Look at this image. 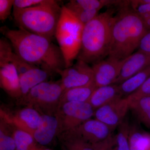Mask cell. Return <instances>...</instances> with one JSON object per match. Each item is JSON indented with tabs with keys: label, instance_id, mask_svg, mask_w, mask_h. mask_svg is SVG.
I'll return each mask as SVG.
<instances>
[{
	"label": "cell",
	"instance_id": "1",
	"mask_svg": "<svg viewBox=\"0 0 150 150\" xmlns=\"http://www.w3.org/2000/svg\"><path fill=\"white\" fill-rule=\"evenodd\" d=\"M1 32L10 42L14 51L28 64L51 75L65 69L62 51L52 40L20 28L11 29L4 26Z\"/></svg>",
	"mask_w": 150,
	"mask_h": 150
},
{
	"label": "cell",
	"instance_id": "2",
	"mask_svg": "<svg viewBox=\"0 0 150 150\" xmlns=\"http://www.w3.org/2000/svg\"><path fill=\"white\" fill-rule=\"evenodd\" d=\"M125 2L113 17L108 57L122 60L138 49L142 38L149 31L141 17Z\"/></svg>",
	"mask_w": 150,
	"mask_h": 150
},
{
	"label": "cell",
	"instance_id": "3",
	"mask_svg": "<svg viewBox=\"0 0 150 150\" xmlns=\"http://www.w3.org/2000/svg\"><path fill=\"white\" fill-rule=\"evenodd\" d=\"M113 17L112 12L107 11L84 25L77 60L93 64L108 56Z\"/></svg>",
	"mask_w": 150,
	"mask_h": 150
},
{
	"label": "cell",
	"instance_id": "4",
	"mask_svg": "<svg viewBox=\"0 0 150 150\" xmlns=\"http://www.w3.org/2000/svg\"><path fill=\"white\" fill-rule=\"evenodd\" d=\"M58 1L46 0L40 5L17 9H13V18L19 28L52 40L61 13Z\"/></svg>",
	"mask_w": 150,
	"mask_h": 150
},
{
	"label": "cell",
	"instance_id": "5",
	"mask_svg": "<svg viewBox=\"0 0 150 150\" xmlns=\"http://www.w3.org/2000/svg\"><path fill=\"white\" fill-rule=\"evenodd\" d=\"M84 25L64 6L56 28L55 37L65 63V68L72 66L80 49Z\"/></svg>",
	"mask_w": 150,
	"mask_h": 150
},
{
	"label": "cell",
	"instance_id": "6",
	"mask_svg": "<svg viewBox=\"0 0 150 150\" xmlns=\"http://www.w3.org/2000/svg\"><path fill=\"white\" fill-rule=\"evenodd\" d=\"M94 112L88 102H68L60 105L56 113L59 122V136L91 119Z\"/></svg>",
	"mask_w": 150,
	"mask_h": 150
},
{
	"label": "cell",
	"instance_id": "7",
	"mask_svg": "<svg viewBox=\"0 0 150 150\" xmlns=\"http://www.w3.org/2000/svg\"><path fill=\"white\" fill-rule=\"evenodd\" d=\"M113 131L107 125L96 119H89L74 129L59 135L60 139L80 140L93 144L107 139Z\"/></svg>",
	"mask_w": 150,
	"mask_h": 150
},
{
	"label": "cell",
	"instance_id": "8",
	"mask_svg": "<svg viewBox=\"0 0 150 150\" xmlns=\"http://www.w3.org/2000/svg\"><path fill=\"white\" fill-rule=\"evenodd\" d=\"M64 90L84 86L94 83V77L92 67L85 62L77 60L69 68L59 72Z\"/></svg>",
	"mask_w": 150,
	"mask_h": 150
},
{
	"label": "cell",
	"instance_id": "9",
	"mask_svg": "<svg viewBox=\"0 0 150 150\" xmlns=\"http://www.w3.org/2000/svg\"><path fill=\"white\" fill-rule=\"evenodd\" d=\"M129 110V100L124 97L98 108L93 116L114 131L126 118Z\"/></svg>",
	"mask_w": 150,
	"mask_h": 150
},
{
	"label": "cell",
	"instance_id": "10",
	"mask_svg": "<svg viewBox=\"0 0 150 150\" xmlns=\"http://www.w3.org/2000/svg\"><path fill=\"white\" fill-rule=\"evenodd\" d=\"M125 59L117 60L108 57L105 60L93 64L91 67L96 87L114 84L120 75Z\"/></svg>",
	"mask_w": 150,
	"mask_h": 150
},
{
	"label": "cell",
	"instance_id": "11",
	"mask_svg": "<svg viewBox=\"0 0 150 150\" xmlns=\"http://www.w3.org/2000/svg\"><path fill=\"white\" fill-rule=\"evenodd\" d=\"M41 114L33 108L26 107L10 115L1 112V118L12 126L33 136L40 121Z\"/></svg>",
	"mask_w": 150,
	"mask_h": 150
},
{
	"label": "cell",
	"instance_id": "12",
	"mask_svg": "<svg viewBox=\"0 0 150 150\" xmlns=\"http://www.w3.org/2000/svg\"><path fill=\"white\" fill-rule=\"evenodd\" d=\"M59 119L56 114H42L33 137L39 144L46 146L51 144L55 137H59Z\"/></svg>",
	"mask_w": 150,
	"mask_h": 150
},
{
	"label": "cell",
	"instance_id": "13",
	"mask_svg": "<svg viewBox=\"0 0 150 150\" xmlns=\"http://www.w3.org/2000/svg\"><path fill=\"white\" fill-rule=\"evenodd\" d=\"M64 91L61 80L52 81L34 108L38 111H42V114L55 115Z\"/></svg>",
	"mask_w": 150,
	"mask_h": 150
},
{
	"label": "cell",
	"instance_id": "14",
	"mask_svg": "<svg viewBox=\"0 0 150 150\" xmlns=\"http://www.w3.org/2000/svg\"><path fill=\"white\" fill-rule=\"evenodd\" d=\"M150 65V54L137 51L125 59L115 84L119 85Z\"/></svg>",
	"mask_w": 150,
	"mask_h": 150
},
{
	"label": "cell",
	"instance_id": "15",
	"mask_svg": "<svg viewBox=\"0 0 150 150\" xmlns=\"http://www.w3.org/2000/svg\"><path fill=\"white\" fill-rule=\"evenodd\" d=\"M0 85L1 88L10 96L21 98L19 76L11 62L0 64Z\"/></svg>",
	"mask_w": 150,
	"mask_h": 150
},
{
	"label": "cell",
	"instance_id": "16",
	"mask_svg": "<svg viewBox=\"0 0 150 150\" xmlns=\"http://www.w3.org/2000/svg\"><path fill=\"white\" fill-rule=\"evenodd\" d=\"M122 96L117 84L96 88L92 94L88 103L95 110L103 105L112 102Z\"/></svg>",
	"mask_w": 150,
	"mask_h": 150
},
{
	"label": "cell",
	"instance_id": "17",
	"mask_svg": "<svg viewBox=\"0 0 150 150\" xmlns=\"http://www.w3.org/2000/svg\"><path fill=\"white\" fill-rule=\"evenodd\" d=\"M51 74L38 67L19 75L21 98L25 96L30 90L43 82L47 81Z\"/></svg>",
	"mask_w": 150,
	"mask_h": 150
},
{
	"label": "cell",
	"instance_id": "18",
	"mask_svg": "<svg viewBox=\"0 0 150 150\" xmlns=\"http://www.w3.org/2000/svg\"><path fill=\"white\" fill-rule=\"evenodd\" d=\"M96 88L94 83L65 90L60 99L59 106L66 103L88 102Z\"/></svg>",
	"mask_w": 150,
	"mask_h": 150
},
{
	"label": "cell",
	"instance_id": "19",
	"mask_svg": "<svg viewBox=\"0 0 150 150\" xmlns=\"http://www.w3.org/2000/svg\"><path fill=\"white\" fill-rule=\"evenodd\" d=\"M128 100L129 110L140 123L150 129V96Z\"/></svg>",
	"mask_w": 150,
	"mask_h": 150
},
{
	"label": "cell",
	"instance_id": "20",
	"mask_svg": "<svg viewBox=\"0 0 150 150\" xmlns=\"http://www.w3.org/2000/svg\"><path fill=\"white\" fill-rule=\"evenodd\" d=\"M150 77V65L130 79L118 85L123 97H127L137 91Z\"/></svg>",
	"mask_w": 150,
	"mask_h": 150
},
{
	"label": "cell",
	"instance_id": "21",
	"mask_svg": "<svg viewBox=\"0 0 150 150\" xmlns=\"http://www.w3.org/2000/svg\"><path fill=\"white\" fill-rule=\"evenodd\" d=\"M130 150H149L150 134L142 131L136 124H130Z\"/></svg>",
	"mask_w": 150,
	"mask_h": 150
},
{
	"label": "cell",
	"instance_id": "22",
	"mask_svg": "<svg viewBox=\"0 0 150 150\" xmlns=\"http://www.w3.org/2000/svg\"><path fill=\"white\" fill-rule=\"evenodd\" d=\"M13 137L16 150H33L36 146L35 140L32 135L13 126Z\"/></svg>",
	"mask_w": 150,
	"mask_h": 150
},
{
	"label": "cell",
	"instance_id": "23",
	"mask_svg": "<svg viewBox=\"0 0 150 150\" xmlns=\"http://www.w3.org/2000/svg\"><path fill=\"white\" fill-rule=\"evenodd\" d=\"M0 150H16L13 137V126L2 118L0 123Z\"/></svg>",
	"mask_w": 150,
	"mask_h": 150
},
{
	"label": "cell",
	"instance_id": "24",
	"mask_svg": "<svg viewBox=\"0 0 150 150\" xmlns=\"http://www.w3.org/2000/svg\"><path fill=\"white\" fill-rule=\"evenodd\" d=\"M52 81L43 82L35 86L22 98H21V103L27 105V107L34 108L40 97L50 86Z\"/></svg>",
	"mask_w": 150,
	"mask_h": 150
},
{
	"label": "cell",
	"instance_id": "25",
	"mask_svg": "<svg viewBox=\"0 0 150 150\" xmlns=\"http://www.w3.org/2000/svg\"><path fill=\"white\" fill-rule=\"evenodd\" d=\"M130 123L127 117L118 126L115 134L117 150H130L129 145V131Z\"/></svg>",
	"mask_w": 150,
	"mask_h": 150
},
{
	"label": "cell",
	"instance_id": "26",
	"mask_svg": "<svg viewBox=\"0 0 150 150\" xmlns=\"http://www.w3.org/2000/svg\"><path fill=\"white\" fill-rule=\"evenodd\" d=\"M75 5L89 11H99L105 6L121 4V1L107 0H72L70 1Z\"/></svg>",
	"mask_w": 150,
	"mask_h": 150
},
{
	"label": "cell",
	"instance_id": "27",
	"mask_svg": "<svg viewBox=\"0 0 150 150\" xmlns=\"http://www.w3.org/2000/svg\"><path fill=\"white\" fill-rule=\"evenodd\" d=\"M64 6L84 25L98 15L99 12L97 11H89L81 8L75 5L70 1Z\"/></svg>",
	"mask_w": 150,
	"mask_h": 150
},
{
	"label": "cell",
	"instance_id": "28",
	"mask_svg": "<svg viewBox=\"0 0 150 150\" xmlns=\"http://www.w3.org/2000/svg\"><path fill=\"white\" fill-rule=\"evenodd\" d=\"M14 52L12 46L6 38L0 39V64L10 62L12 54Z\"/></svg>",
	"mask_w": 150,
	"mask_h": 150
},
{
	"label": "cell",
	"instance_id": "29",
	"mask_svg": "<svg viewBox=\"0 0 150 150\" xmlns=\"http://www.w3.org/2000/svg\"><path fill=\"white\" fill-rule=\"evenodd\" d=\"M10 62L15 67L19 75L24 74L31 69L37 67L28 63L21 58L14 51L11 56Z\"/></svg>",
	"mask_w": 150,
	"mask_h": 150
},
{
	"label": "cell",
	"instance_id": "30",
	"mask_svg": "<svg viewBox=\"0 0 150 150\" xmlns=\"http://www.w3.org/2000/svg\"><path fill=\"white\" fill-rule=\"evenodd\" d=\"M69 150H94L92 145L76 139H60Z\"/></svg>",
	"mask_w": 150,
	"mask_h": 150
},
{
	"label": "cell",
	"instance_id": "31",
	"mask_svg": "<svg viewBox=\"0 0 150 150\" xmlns=\"http://www.w3.org/2000/svg\"><path fill=\"white\" fill-rule=\"evenodd\" d=\"M91 145L94 150H117L115 135L113 133L103 141Z\"/></svg>",
	"mask_w": 150,
	"mask_h": 150
},
{
	"label": "cell",
	"instance_id": "32",
	"mask_svg": "<svg viewBox=\"0 0 150 150\" xmlns=\"http://www.w3.org/2000/svg\"><path fill=\"white\" fill-rule=\"evenodd\" d=\"M146 96H150V77L137 91L126 97L131 100Z\"/></svg>",
	"mask_w": 150,
	"mask_h": 150
},
{
	"label": "cell",
	"instance_id": "33",
	"mask_svg": "<svg viewBox=\"0 0 150 150\" xmlns=\"http://www.w3.org/2000/svg\"><path fill=\"white\" fill-rule=\"evenodd\" d=\"M14 0H0V20L4 21L10 16Z\"/></svg>",
	"mask_w": 150,
	"mask_h": 150
},
{
	"label": "cell",
	"instance_id": "34",
	"mask_svg": "<svg viewBox=\"0 0 150 150\" xmlns=\"http://www.w3.org/2000/svg\"><path fill=\"white\" fill-rule=\"evenodd\" d=\"M46 0H14L13 9H21L40 5Z\"/></svg>",
	"mask_w": 150,
	"mask_h": 150
},
{
	"label": "cell",
	"instance_id": "35",
	"mask_svg": "<svg viewBox=\"0 0 150 150\" xmlns=\"http://www.w3.org/2000/svg\"><path fill=\"white\" fill-rule=\"evenodd\" d=\"M137 50L142 53L150 54V30L142 38Z\"/></svg>",
	"mask_w": 150,
	"mask_h": 150
},
{
	"label": "cell",
	"instance_id": "36",
	"mask_svg": "<svg viewBox=\"0 0 150 150\" xmlns=\"http://www.w3.org/2000/svg\"><path fill=\"white\" fill-rule=\"evenodd\" d=\"M131 5L132 8L139 14H144L146 18L150 19V4L139 5L133 1Z\"/></svg>",
	"mask_w": 150,
	"mask_h": 150
},
{
	"label": "cell",
	"instance_id": "37",
	"mask_svg": "<svg viewBox=\"0 0 150 150\" xmlns=\"http://www.w3.org/2000/svg\"><path fill=\"white\" fill-rule=\"evenodd\" d=\"M33 150H43V149H40V148H39L37 146L35 148H34V149Z\"/></svg>",
	"mask_w": 150,
	"mask_h": 150
},
{
	"label": "cell",
	"instance_id": "38",
	"mask_svg": "<svg viewBox=\"0 0 150 150\" xmlns=\"http://www.w3.org/2000/svg\"><path fill=\"white\" fill-rule=\"evenodd\" d=\"M149 150H150V149Z\"/></svg>",
	"mask_w": 150,
	"mask_h": 150
}]
</instances>
